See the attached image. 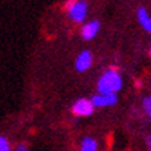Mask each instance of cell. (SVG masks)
Masks as SVG:
<instances>
[{
  "mask_svg": "<svg viewBox=\"0 0 151 151\" xmlns=\"http://www.w3.org/2000/svg\"><path fill=\"white\" fill-rule=\"evenodd\" d=\"M122 89V78L115 69H107L97 82L100 94H115Z\"/></svg>",
  "mask_w": 151,
  "mask_h": 151,
  "instance_id": "1",
  "label": "cell"
},
{
  "mask_svg": "<svg viewBox=\"0 0 151 151\" xmlns=\"http://www.w3.org/2000/svg\"><path fill=\"white\" fill-rule=\"evenodd\" d=\"M68 17L73 22H83L87 14V3L86 1H72L68 3Z\"/></svg>",
  "mask_w": 151,
  "mask_h": 151,
  "instance_id": "2",
  "label": "cell"
},
{
  "mask_svg": "<svg viewBox=\"0 0 151 151\" xmlns=\"http://www.w3.org/2000/svg\"><path fill=\"white\" fill-rule=\"evenodd\" d=\"M93 111H94V105L92 100L87 99H79L72 105V112L78 116H89L93 114Z\"/></svg>",
  "mask_w": 151,
  "mask_h": 151,
  "instance_id": "3",
  "label": "cell"
},
{
  "mask_svg": "<svg viewBox=\"0 0 151 151\" xmlns=\"http://www.w3.org/2000/svg\"><path fill=\"white\" fill-rule=\"evenodd\" d=\"M93 63V55L89 50H83L81 54L76 57V61H75V68L78 72H85L92 67Z\"/></svg>",
  "mask_w": 151,
  "mask_h": 151,
  "instance_id": "4",
  "label": "cell"
},
{
  "mask_svg": "<svg viewBox=\"0 0 151 151\" xmlns=\"http://www.w3.org/2000/svg\"><path fill=\"white\" fill-rule=\"evenodd\" d=\"M118 100L116 94H94L92 97V103L96 107H110V105H114Z\"/></svg>",
  "mask_w": 151,
  "mask_h": 151,
  "instance_id": "5",
  "label": "cell"
},
{
  "mask_svg": "<svg viewBox=\"0 0 151 151\" xmlns=\"http://www.w3.org/2000/svg\"><path fill=\"white\" fill-rule=\"evenodd\" d=\"M100 31V22L99 21H89L82 27L81 29V35L85 40H92Z\"/></svg>",
  "mask_w": 151,
  "mask_h": 151,
  "instance_id": "6",
  "label": "cell"
},
{
  "mask_svg": "<svg viewBox=\"0 0 151 151\" xmlns=\"http://www.w3.org/2000/svg\"><path fill=\"white\" fill-rule=\"evenodd\" d=\"M137 19L140 25L146 29L148 33H151V17L150 14L147 13V10L144 7H139L137 10Z\"/></svg>",
  "mask_w": 151,
  "mask_h": 151,
  "instance_id": "7",
  "label": "cell"
},
{
  "mask_svg": "<svg viewBox=\"0 0 151 151\" xmlns=\"http://www.w3.org/2000/svg\"><path fill=\"white\" fill-rule=\"evenodd\" d=\"M81 151H97V142L92 137H85L81 144Z\"/></svg>",
  "mask_w": 151,
  "mask_h": 151,
  "instance_id": "8",
  "label": "cell"
},
{
  "mask_svg": "<svg viewBox=\"0 0 151 151\" xmlns=\"http://www.w3.org/2000/svg\"><path fill=\"white\" fill-rule=\"evenodd\" d=\"M0 151H11V146L4 136H0Z\"/></svg>",
  "mask_w": 151,
  "mask_h": 151,
  "instance_id": "9",
  "label": "cell"
},
{
  "mask_svg": "<svg viewBox=\"0 0 151 151\" xmlns=\"http://www.w3.org/2000/svg\"><path fill=\"white\" fill-rule=\"evenodd\" d=\"M143 108L146 111V114L151 118V97H146L143 100Z\"/></svg>",
  "mask_w": 151,
  "mask_h": 151,
  "instance_id": "10",
  "label": "cell"
},
{
  "mask_svg": "<svg viewBox=\"0 0 151 151\" xmlns=\"http://www.w3.org/2000/svg\"><path fill=\"white\" fill-rule=\"evenodd\" d=\"M17 151H29V148H28V146L25 143H19L17 146Z\"/></svg>",
  "mask_w": 151,
  "mask_h": 151,
  "instance_id": "11",
  "label": "cell"
},
{
  "mask_svg": "<svg viewBox=\"0 0 151 151\" xmlns=\"http://www.w3.org/2000/svg\"><path fill=\"white\" fill-rule=\"evenodd\" d=\"M150 55H151V49H150Z\"/></svg>",
  "mask_w": 151,
  "mask_h": 151,
  "instance_id": "12",
  "label": "cell"
}]
</instances>
